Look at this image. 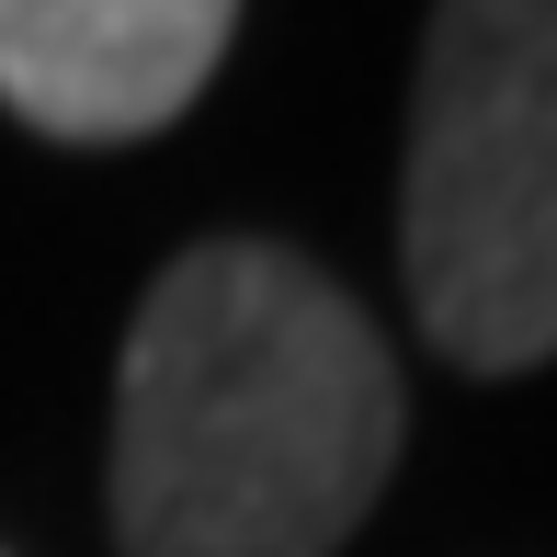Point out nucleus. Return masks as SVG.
Segmentation results:
<instances>
[{
    "mask_svg": "<svg viewBox=\"0 0 557 557\" xmlns=\"http://www.w3.org/2000/svg\"><path fill=\"white\" fill-rule=\"evenodd\" d=\"M398 467V364L319 262L206 239L148 285L114 375L125 557H331Z\"/></svg>",
    "mask_w": 557,
    "mask_h": 557,
    "instance_id": "nucleus-1",
    "label": "nucleus"
},
{
    "mask_svg": "<svg viewBox=\"0 0 557 557\" xmlns=\"http://www.w3.org/2000/svg\"><path fill=\"white\" fill-rule=\"evenodd\" d=\"M398 273L455 375H523L557 352V0H433Z\"/></svg>",
    "mask_w": 557,
    "mask_h": 557,
    "instance_id": "nucleus-2",
    "label": "nucleus"
},
{
    "mask_svg": "<svg viewBox=\"0 0 557 557\" xmlns=\"http://www.w3.org/2000/svg\"><path fill=\"white\" fill-rule=\"evenodd\" d=\"M239 0H0V103L58 148L160 137L216 81Z\"/></svg>",
    "mask_w": 557,
    "mask_h": 557,
    "instance_id": "nucleus-3",
    "label": "nucleus"
}]
</instances>
